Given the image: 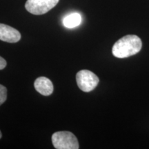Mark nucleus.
Instances as JSON below:
<instances>
[{"label": "nucleus", "instance_id": "obj_1", "mask_svg": "<svg viewBox=\"0 0 149 149\" xmlns=\"http://www.w3.org/2000/svg\"><path fill=\"white\" fill-rule=\"evenodd\" d=\"M142 42L138 36L128 35L117 41L112 48V53L117 58H126L139 53Z\"/></svg>", "mask_w": 149, "mask_h": 149}, {"label": "nucleus", "instance_id": "obj_2", "mask_svg": "<svg viewBox=\"0 0 149 149\" xmlns=\"http://www.w3.org/2000/svg\"><path fill=\"white\" fill-rule=\"evenodd\" d=\"M52 142L57 149H78L77 137L70 131H58L52 135Z\"/></svg>", "mask_w": 149, "mask_h": 149}, {"label": "nucleus", "instance_id": "obj_3", "mask_svg": "<svg viewBox=\"0 0 149 149\" xmlns=\"http://www.w3.org/2000/svg\"><path fill=\"white\" fill-rule=\"evenodd\" d=\"M78 87L84 92H91L96 88L100 81L99 77L92 71L81 70L76 74Z\"/></svg>", "mask_w": 149, "mask_h": 149}, {"label": "nucleus", "instance_id": "obj_4", "mask_svg": "<svg viewBox=\"0 0 149 149\" xmlns=\"http://www.w3.org/2000/svg\"><path fill=\"white\" fill-rule=\"evenodd\" d=\"M59 0H27L25 8L31 14L40 15L53 8Z\"/></svg>", "mask_w": 149, "mask_h": 149}, {"label": "nucleus", "instance_id": "obj_5", "mask_svg": "<svg viewBox=\"0 0 149 149\" xmlns=\"http://www.w3.org/2000/svg\"><path fill=\"white\" fill-rule=\"evenodd\" d=\"M21 40V34L17 30L6 25L0 24V40L8 43H16Z\"/></svg>", "mask_w": 149, "mask_h": 149}, {"label": "nucleus", "instance_id": "obj_6", "mask_svg": "<svg viewBox=\"0 0 149 149\" xmlns=\"http://www.w3.org/2000/svg\"><path fill=\"white\" fill-rule=\"evenodd\" d=\"M35 90L44 96H49L53 93L54 87L52 81L48 78L40 77L35 81Z\"/></svg>", "mask_w": 149, "mask_h": 149}, {"label": "nucleus", "instance_id": "obj_7", "mask_svg": "<svg viewBox=\"0 0 149 149\" xmlns=\"http://www.w3.org/2000/svg\"><path fill=\"white\" fill-rule=\"evenodd\" d=\"M82 22L81 15L78 13H72L67 15L63 19V24L68 29H73L79 26Z\"/></svg>", "mask_w": 149, "mask_h": 149}, {"label": "nucleus", "instance_id": "obj_8", "mask_svg": "<svg viewBox=\"0 0 149 149\" xmlns=\"http://www.w3.org/2000/svg\"><path fill=\"white\" fill-rule=\"evenodd\" d=\"M7 99V89L4 86L0 84V106L6 102Z\"/></svg>", "mask_w": 149, "mask_h": 149}, {"label": "nucleus", "instance_id": "obj_9", "mask_svg": "<svg viewBox=\"0 0 149 149\" xmlns=\"http://www.w3.org/2000/svg\"><path fill=\"white\" fill-rule=\"evenodd\" d=\"M6 61L0 56V70H2L6 66Z\"/></svg>", "mask_w": 149, "mask_h": 149}, {"label": "nucleus", "instance_id": "obj_10", "mask_svg": "<svg viewBox=\"0 0 149 149\" xmlns=\"http://www.w3.org/2000/svg\"><path fill=\"white\" fill-rule=\"evenodd\" d=\"M1 136H2V135H1V131H0V139L1 138Z\"/></svg>", "mask_w": 149, "mask_h": 149}]
</instances>
